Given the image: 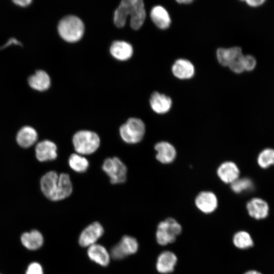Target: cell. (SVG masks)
Masks as SVG:
<instances>
[{"instance_id": "obj_15", "label": "cell", "mask_w": 274, "mask_h": 274, "mask_svg": "<svg viewBox=\"0 0 274 274\" xmlns=\"http://www.w3.org/2000/svg\"><path fill=\"white\" fill-rule=\"evenodd\" d=\"M31 88L38 91H44L49 89L51 84L50 78L44 71L39 70L29 76L27 79Z\"/></svg>"}, {"instance_id": "obj_26", "label": "cell", "mask_w": 274, "mask_h": 274, "mask_svg": "<svg viewBox=\"0 0 274 274\" xmlns=\"http://www.w3.org/2000/svg\"><path fill=\"white\" fill-rule=\"evenodd\" d=\"M70 167L77 173H84L89 167V162L84 157L78 154H72L68 159Z\"/></svg>"}, {"instance_id": "obj_25", "label": "cell", "mask_w": 274, "mask_h": 274, "mask_svg": "<svg viewBox=\"0 0 274 274\" xmlns=\"http://www.w3.org/2000/svg\"><path fill=\"white\" fill-rule=\"evenodd\" d=\"M232 243L236 248L241 250L248 249L254 245L251 235L244 230L237 231L234 234Z\"/></svg>"}, {"instance_id": "obj_27", "label": "cell", "mask_w": 274, "mask_h": 274, "mask_svg": "<svg viewBox=\"0 0 274 274\" xmlns=\"http://www.w3.org/2000/svg\"><path fill=\"white\" fill-rule=\"evenodd\" d=\"M253 187L252 181L247 178H238L231 184L232 190L236 193L250 191Z\"/></svg>"}, {"instance_id": "obj_31", "label": "cell", "mask_w": 274, "mask_h": 274, "mask_svg": "<svg viewBox=\"0 0 274 274\" xmlns=\"http://www.w3.org/2000/svg\"><path fill=\"white\" fill-rule=\"evenodd\" d=\"M26 274H43L42 267L37 262L31 263L28 265Z\"/></svg>"}, {"instance_id": "obj_8", "label": "cell", "mask_w": 274, "mask_h": 274, "mask_svg": "<svg viewBox=\"0 0 274 274\" xmlns=\"http://www.w3.org/2000/svg\"><path fill=\"white\" fill-rule=\"evenodd\" d=\"M138 249L139 243L137 239L132 236L125 235L118 243L112 247L110 254L113 259L122 260L135 254Z\"/></svg>"}, {"instance_id": "obj_9", "label": "cell", "mask_w": 274, "mask_h": 274, "mask_svg": "<svg viewBox=\"0 0 274 274\" xmlns=\"http://www.w3.org/2000/svg\"><path fill=\"white\" fill-rule=\"evenodd\" d=\"M104 233L102 225L94 222L86 226L81 232L78 239L79 245L83 247H89L95 244Z\"/></svg>"}, {"instance_id": "obj_22", "label": "cell", "mask_w": 274, "mask_h": 274, "mask_svg": "<svg viewBox=\"0 0 274 274\" xmlns=\"http://www.w3.org/2000/svg\"><path fill=\"white\" fill-rule=\"evenodd\" d=\"M112 56L120 60H126L131 57L133 53L131 45L124 41H116L113 42L110 47Z\"/></svg>"}, {"instance_id": "obj_6", "label": "cell", "mask_w": 274, "mask_h": 274, "mask_svg": "<svg viewBox=\"0 0 274 274\" xmlns=\"http://www.w3.org/2000/svg\"><path fill=\"white\" fill-rule=\"evenodd\" d=\"M145 125L140 119L130 118L119 128L121 138L125 143L130 144L139 143L145 133Z\"/></svg>"}, {"instance_id": "obj_30", "label": "cell", "mask_w": 274, "mask_h": 274, "mask_svg": "<svg viewBox=\"0 0 274 274\" xmlns=\"http://www.w3.org/2000/svg\"><path fill=\"white\" fill-rule=\"evenodd\" d=\"M243 57L244 55L236 59L229 65L228 67L230 70L236 74H241L245 71L243 62Z\"/></svg>"}, {"instance_id": "obj_13", "label": "cell", "mask_w": 274, "mask_h": 274, "mask_svg": "<svg viewBox=\"0 0 274 274\" xmlns=\"http://www.w3.org/2000/svg\"><path fill=\"white\" fill-rule=\"evenodd\" d=\"M87 253L91 261L101 266L106 267L110 263V254L105 247L100 244L96 243L89 246Z\"/></svg>"}, {"instance_id": "obj_5", "label": "cell", "mask_w": 274, "mask_h": 274, "mask_svg": "<svg viewBox=\"0 0 274 274\" xmlns=\"http://www.w3.org/2000/svg\"><path fill=\"white\" fill-rule=\"evenodd\" d=\"M74 149L80 155H89L95 152L100 145L98 134L89 130H80L73 136Z\"/></svg>"}, {"instance_id": "obj_14", "label": "cell", "mask_w": 274, "mask_h": 274, "mask_svg": "<svg viewBox=\"0 0 274 274\" xmlns=\"http://www.w3.org/2000/svg\"><path fill=\"white\" fill-rule=\"evenodd\" d=\"M246 208L249 215L257 220L263 219L268 215V204L261 198L251 199L247 202Z\"/></svg>"}, {"instance_id": "obj_10", "label": "cell", "mask_w": 274, "mask_h": 274, "mask_svg": "<svg viewBox=\"0 0 274 274\" xmlns=\"http://www.w3.org/2000/svg\"><path fill=\"white\" fill-rule=\"evenodd\" d=\"M178 262L177 255L172 251L165 250L158 256L155 264L157 271L161 274L173 272Z\"/></svg>"}, {"instance_id": "obj_29", "label": "cell", "mask_w": 274, "mask_h": 274, "mask_svg": "<svg viewBox=\"0 0 274 274\" xmlns=\"http://www.w3.org/2000/svg\"><path fill=\"white\" fill-rule=\"evenodd\" d=\"M243 62L245 71H252L256 66V58L251 55H244Z\"/></svg>"}, {"instance_id": "obj_12", "label": "cell", "mask_w": 274, "mask_h": 274, "mask_svg": "<svg viewBox=\"0 0 274 274\" xmlns=\"http://www.w3.org/2000/svg\"><path fill=\"white\" fill-rule=\"evenodd\" d=\"M36 157L40 162L52 161L57 157V146L49 140L38 143L35 147Z\"/></svg>"}, {"instance_id": "obj_4", "label": "cell", "mask_w": 274, "mask_h": 274, "mask_svg": "<svg viewBox=\"0 0 274 274\" xmlns=\"http://www.w3.org/2000/svg\"><path fill=\"white\" fill-rule=\"evenodd\" d=\"M182 232V227L175 219L167 218L157 225L156 241L161 246H166L175 242Z\"/></svg>"}, {"instance_id": "obj_20", "label": "cell", "mask_w": 274, "mask_h": 274, "mask_svg": "<svg viewBox=\"0 0 274 274\" xmlns=\"http://www.w3.org/2000/svg\"><path fill=\"white\" fill-rule=\"evenodd\" d=\"M172 70L174 75L180 79L192 78L195 72L193 64L185 59L177 60L173 65Z\"/></svg>"}, {"instance_id": "obj_3", "label": "cell", "mask_w": 274, "mask_h": 274, "mask_svg": "<svg viewBox=\"0 0 274 274\" xmlns=\"http://www.w3.org/2000/svg\"><path fill=\"white\" fill-rule=\"evenodd\" d=\"M57 29L60 36L64 40L74 43L82 38L84 32V25L78 17L68 15L60 20Z\"/></svg>"}, {"instance_id": "obj_23", "label": "cell", "mask_w": 274, "mask_h": 274, "mask_svg": "<svg viewBox=\"0 0 274 274\" xmlns=\"http://www.w3.org/2000/svg\"><path fill=\"white\" fill-rule=\"evenodd\" d=\"M150 17L154 23L160 29H166L170 24L171 19L169 14L161 6H156L152 9Z\"/></svg>"}, {"instance_id": "obj_16", "label": "cell", "mask_w": 274, "mask_h": 274, "mask_svg": "<svg viewBox=\"0 0 274 274\" xmlns=\"http://www.w3.org/2000/svg\"><path fill=\"white\" fill-rule=\"evenodd\" d=\"M150 104L155 113L162 114L169 111L172 101L169 96L155 91L151 95Z\"/></svg>"}, {"instance_id": "obj_24", "label": "cell", "mask_w": 274, "mask_h": 274, "mask_svg": "<svg viewBox=\"0 0 274 274\" xmlns=\"http://www.w3.org/2000/svg\"><path fill=\"white\" fill-rule=\"evenodd\" d=\"M22 245L30 250H36L40 248L44 242V238L41 233L33 230L29 232H24L21 236Z\"/></svg>"}, {"instance_id": "obj_17", "label": "cell", "mask_w": 274, "mask_h": 274, "mask_svg": "<svg viewBox=\"0 0 274 274\" xmlns=\"http://www.w3.org/2000/svg\"><path fill=\"white\" fill-rule=\"evenodd\" d=\"M157 154L156 159L162 163H170L174 161L176 156L175 147L167 142H160L154 147Z\"/></svg>"}, {"instance_id": "obj_32", "label": "cell", "mask_w": 274, "mask_h": 274, "mask_svg": "<svg viewBox=\"0 0 274 274\" xmlns=\"http://www.w3.org/2000/svg\"><path fill=\"white\" fill-rule=\"evenodd\" d=\"M32 2L31 0H15L13 1V3L21 7L25 8L29 6Z\"/></svg>"}, {"instance_id": "obj_2", "label": "cell", "mask_w": 274, "mask_h": 274, "mask_svg": "<svg viewBox=\"0 0 274 274\" xmlns=\"http://www.w3.org/2000/svg\"><path fill=\"white\" fill-rule=\"evenodd\" d=\"M130 15V26L138 30L143 25L146 18L144 3L142 0H123L115 11L114 22L118 27L124 26Z\"/></svg>"}, {"instance_id": "obj_28", "label": "cell", "mask_w": 274, "mask_h": 274, "mask_svg": "<svg viewBox=\"0 0 274 274\" xmlns=\"http://www.w3.org/2000/svg\"><path fill=\"white\" fill-rule=\"evenodd\" d=\"M258 163L263 168L268 167L274 164V150L266 149L263 150L258 157Z\"/></svg>"}, {"instance_id": "obj_18", "label": "cell", "mask_w": 274, "mask_h": 274, "mask_svg": "<svg viewBox=\"0 0 274 274\" xmlns=\"http://www.w3.org/2000/svg\"><path fill=\"white\" fill-rule=\"evenodd\" d=\"M38 138V133L35 128L30 126H24L18 131L16 140L19 146L28 148L36 143Z\"/></svg>"}, {"instance_id": "obj_21", "label": "cell", "mask_w": 274, "mask_h": 274, "mask_svg": "<svg viewBox=\"0 0 274 274\" xmlns=\"http://www.w3.org/2000/svg\"><path fill=\"white\" fill-rule=\"evenodd\" d=\"M243 55L242 49L239 47L220 48L218 49L216 53L218 62L224 66H229L232 62Z\"/></svg>"}, {"instance_id": "obj_34", "label": "cell", "mask_w": 274, "mask_h": 274, "mask_svg": "<svg viewBox=\"0 0 274 274\" xmlns=\"http://www.w3.org/2000/svg\"><path fill=\"white\" fill-rule=\"evenodd\" d=\"M177 2L179 3V4H190L193 1L192 0H179V1H177Z\"/></svg>"}, {"instance_id": "obj_33", "label": "cell", "mask_w": 274, "mask_h": 274, "mask_svg": "<svg viewBox=\"0 0 274 274\" xmlns=\"http://www.w3.org/2000/svg\"><path fill=\"white\" fill-rule=\"evenodd\" d=\"M247 5L252 7H257L262 5L264 3L265 1L263 0H247L246 1Z\"/></svg>"}, {"instance_id": "obj_7", "label": "cell", "mask_w": 274, "mask_h": 274, "mask_svg": "<svg viewBox=\"0 0 274 274\" xmlns=\"http://www.w3.org/2000/svg\"><path fill=\"white\" fill-rule=\"evenodd\" d=\"M102 169L109 177L112 184L123 183L126 181L127 167L118 157L106 159L102 165Z\"/></svg>"}, {"instance_id": "obj_35", "label": "cell", "mask_w": 274, "mask_h": 274, "mask_svg": "<svg viewBox=\"0 0 274 274\" xmlns=\"http://www.w3.org/2000/svg\"><path fill=\"white\" fill-rule=\"evenodd\" d=\"M244 274H262L256 270H250L245 272Z\"/></svg>"}, {"instance_id": "obj_1", "label": "cell", "mask_w": 274, "mask_h": 274, "mask_svg": "<svg viewBox=\"0 0 274 274\" xmlns=\"http://www.w3.org/2000/svg\"><path fill=\"white\" fill-rule=\"evenodd\" d=\"M40 186L44 195L48 199L54 201L68 197L73 191L70 176L65 173L58 175L52 170L42 176Z\"/></svg>"}, {"instance_id": "obj_11", "label": "cell", "mask_w": 274, "mask_h": 274, "mask_svg": "<svg viewBox=\"0 0 274 274\" xmlns=\"http://www.w3.org/2000/svg\"><path fill=\"white\" fill-rule=\"evenodd\" d=\"M218 203L216 195L211 191H202L195 199L196 207L205 214H210L215 211L218 207Z\"/></svg>"}, {"instance_id": "obj_19", "label": "cell", "mask_w": 274, "mask_h": 274, "mask_svg": "<svg viewBox=\"0 0 274 274\" xmlns=\"http://www.w3.org/2000/svg\"><path fill=\"white\" fill-rule=\"evenodd\" d=\"M217 175L223 182L231 184L238 178L239 170L234 162L226 161L219 166Z\"/></svg>"}]
</instances>
